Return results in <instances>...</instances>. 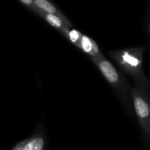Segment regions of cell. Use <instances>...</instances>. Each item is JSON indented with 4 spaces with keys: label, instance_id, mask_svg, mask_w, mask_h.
<instances>
[{
    "label": "cell",
    "instance_id": "5b68a950",
    "mask_svg": "<svg viewBox=\"0 0 150 150\" xmlns=\"http://www.w3.org/2000/svg\"><path fill=\"white\" fill-rule=\"evenodd\" d=\"M45 139L43 136L35 134L26 140L17 144L12 150H43Z\"/></svg>",
    "mask_w": 150,
    "mask_h": 150
},
{
    "label": "cell",
    "instance_id": "8992f818",
    "mask_svg": "<svg viewBox=\"0 0 150 150\" xmlns=\"http://www.w3.org/2000/svg\"><path fill=\"white\" fill-rule=\"evenodd\" d=\"M37 15L40 16L47 23H49L51 26H53L56 29H57L60 33L62 34L63 36H66L70 28L67 27L59 18L57 17L55 15L44 13V12L40 11V10H38Z\"/></svg>",
    "mask_w": 150,
    "mask_h": 150
},
{
    "label": "cell",
    "instance_id": "7a4b0ae2",
    "mask_svg": "<svg viewBox=\"0 0 150 150\" xmlns=\"http://www.w3.org/2000/svg\"><path fill=\"white\" fill-rule=\"evenodd\" d=\"M103 77L115 91L120 103L130 116L133 114L130 98V86L125 76L117 70L103 55L91 58Z\"/></svg>",
    "mask_w": 150,
    "mask_h": 150
},
{
    "label": "cell",
    "instance_id": "3957f363",
    "mask_svg": "<svg viewBox=\"0 0 150 150\" xmlns=\"http://www.w3.org/2000/svg\"><path fill=\"white\" fill-rule=\"evenodd\" d=\"M130 98L146 146L150 142V107L149 92L136 86L130 87Z\"/></svg>",
    "mask_w": 150,
    "mask_h": 150
},
{
    "label": "cell",
    "instance_id": "6da1fadb",
    "mask_svg": "<svg viewBox=\"0 0 150 150\" xmlns=\"http://www.w3.org/2000/svg\"><path fill=\"white\" fill-rule=\"evenodd\" d=\"M148 48V45L133 47L109 51L108 55L122 70L132 77L137 87L149 92L150 81L143 69L144 54Z\"/></svg>",
    "mask_w": 150,
    "mask_h": 150
},
{
    "label": "cell",
    "instance_id": "277c9868",
    "mask_svg": "<svg viewBox=\"0 0 150 150\" xmlns=\"http://www.w3.org/2000/svg\"><path fill=\"white\" fill-rule=\"evenodd\" d=\"M33 1L38 10L49 14L55 15L64 22L67 27L70 29L73 27V23H71V21L66 17L65 15L57 7V5L54 4L51 0H33Z\"/></svg>",
    "mask_w": 150,
    "mask_h": 150
},
{
    "label": "cell",
    "instance_id": "9c48e42d",
    "mask_svg": "<svg viewBox=\"0 0 150 150\" xmlns=\"http://www.w3.org/2000/svg\"><path fill=\"white\" fill-rule=\"evenodd\" d=\"M22 4L25 6L26 8L29 9V10H31L32 12L35 13V14H37L38 12V10L35 7V4H34L33 0H18Z\"/></svg>",
    "mask_w": 150,
    "mask_h": 150
},
{
    "label": "cell",
    "instance_id": "52a82bcc",
    "mask_svg": "<svg viewBox=\"0 0 150 150\" xmlns=\"http://www.w3.org/2000/svg\"><path fill=\"white\" fill-rule=\"evenodd\" d=\"M79 48L87 54H89L91 58H94V57L102 55V53L100 51L96 42L92 38H89L85 35H82Z\"/></svg>",
    "mask_w": 150,
    "mask_h": 150
},
{
    "label": "cell",
    "instance_id": "ba28073f",
    "mask_svg": "<svg viewBox=\"0 0 150 150\" xmlns=\"http://www.w3.org/2000/svg\"><path fill=\"white\" fill-rule=\"evenodd\" d=\"M83 34L76 29H69L65 38L68 39L73 44H74L78 48L80 47V42Z\"/></svg>",
    "mask_w": 150,
    "mask_h": 150
}]
</instances>
